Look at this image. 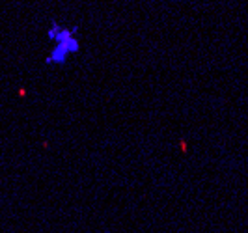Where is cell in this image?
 I'll list each match as a JSON object with an SVG mask.
<instances>
[{"mask_svg": "<svg viewBox=\"0 0 248 233\" xmlns=\"http://www.w3.org/2000/svg\"><path fill=\"white\" fill-rule=\"evenodd\" d=\"M47 37L52 41V50L47 58L49 63H63L69 58V54L78 50V39L75 37V28H63L54 21L47 32Z\"/></svg>", "mask_w": 248, "mask_h": 233, "instance_id": "6da1fadb", "label": "cell"}]
</instances>
